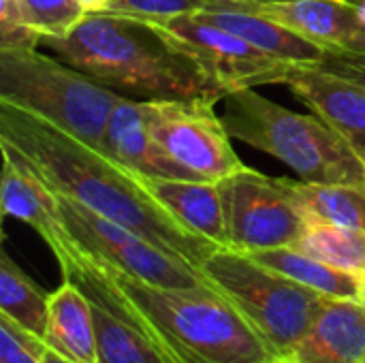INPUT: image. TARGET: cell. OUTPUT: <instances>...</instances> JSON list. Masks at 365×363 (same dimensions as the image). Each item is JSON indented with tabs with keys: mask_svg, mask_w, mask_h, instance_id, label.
Returning a JSON list of instances; mask_svg holds the SVG:
<instances>
[{
	"mask_svg": "<svg viewBox=\"0 0 365 363\" xmlns=\"http://www.w3.org/2000/svg\"><path fill=\"white\" fill-rule=\"evenodd\" d=\"M284 363H365V304L327 300Z\"/></svg>",
	"mask_w": 365,
	"mask_h": 363,
	"instance_id": "9a60e30c",
	"label": "cell"
},
{
	"mask_svg": "<svg viewBox=\"0 0 365 363\" xmlns=\"http://www.w3.org/2000/svg\"><path fill=\"white\" fill-rule=\"evenodd\" d=\"M21 24L43 39L68 36L88 15L79 0H15Z\"/></svg>",
	"mask_w": 365,
	"mask_h": 363,
	"instance_id": "cb8c5ba5",
	"label": "cell"
},
{
	"mask_svg": "<svg viewBox=\"0 0 365 363\" xmlns=\"http://www.w3.org/2000/svg\"><path fill=\"white\" fill-rule=\"evenodd\" d=\"M103 152L145 178L192 180L190 173L175 165L152 139L145 101L124 96L113 107L103 135Z\"/></svg>",
	"mask_w": 365,
	"mask_h": 363,
	"instance_id": "2e32d148",
	"label": "cell"
},
{
	"mask_svg": "<svg viewBox=\"0 0 365 363\" xmlns=\"http://www.w3.org/2000/svg\"><path fill=\"white\" fill-rule=\"evenodd\" d=\"M220 103L233 139L278 158L304 182L365 186L361 156L317 113L287 109L255 88L233 90Z\"/></svg>",
	"mask_w": 365,
	"mask_h": 363,
	"instance_id": "277c9868",
	"label": "cell"
},
{
	"mask_svg": "<svg viewBox=\"0 0 365 363\" xmlns=\"http://www.w3.org/2000/svg\"><path fill=\"white\" fill-rule=\"evenodd\" d=\"M291 193L306 218L365 229V186L357 184H310L289 180Z\"/></svg>",
	"mask_w": 365,
	"mask_h": 363,
	"instance_id": "7402d4cb",
	"label": "cell"
},
{
	"mask_svg": "<svg viewBox=\"0 0 365 363\" xmlns=\"http://www.w3.org/2000/svg\"><path fill=\"white\" fill-rule=\"evenodd\" d=\"M314 64L323 71L365 86V51H327Z\"/></svg>",
	"mask_w": 365,
	"mask_h": 363,
	"instance_id": "4316f807",
	"label": "cell"
},
{
	"mask_svg": "<svg viewBox=\"0 0 365 363\" xmlns=\"http://www.w3.org/2000/svg\"><path fill=\"white\" fill-rule=\"evenodd\" d=\"M58 203L73 242L92 259L154 287L199 289L210 287L203 272L188 261L165 252L135 231L92 212L60 193Z\"/></svg>",
	"mask_w": 365,
	"mask_h": 363,
	"instance_id": "52a82bcc",
	"label": "cell"
},
{
	"mask_svg": "<svg viewBox=\"0 0 365 363\" xmlns=\"http://www.w3.org/2000/svg\"><path fill=\"white\" fill-rule=\"evenodd\" d=\"M45 344L73 363H98L92 304L71 280L49 293V323Z\"/></svg>",
	"mask_w": 365,
	"mask_h": 363,
	"instance_id": "ac0fdd59",
	"label": "cell"
},
{
	"mask_svg": "<svg viewBox=\"0 0 365 363\" xmlns=\"http://www.w3.org/2000/svg\"><path fill=\"white\" fill-rule=\"evenodd\" d=\"M0 317L24 334L45 342L49 323V293L34 285L2 250L0 255Z\"/></svg>",
	"mask_w": 365,
	"mask_h": 363,
	"instance_id": "44dd1931",
	"label": "cell"
},
{
	"mask_svg": "<svg viewBox=\"0 0 365 363\" xmlns=\"http://www.w3.org/2000/svg\"><path fill=\"white\" fill-rule=\"evenodd\" d=\"M113 0H79V4L83 6L86 13H103L109 9Z\"/></svg>",
	"mask_w": 365,
	"mask_h": 363,
	"instance_id": "f1b7e54d",
	"label": "cell"
},
{
	"mask_svg": "<svg viewBox=\"0 0 365 363\" xmlns=\"http://www.w3.org/2000/svg\"><path fill=\"white\" fill-rule=\"evenodd\" d=\"M267 363H284L282 359H274V362H267Z\"/></svg>",
	"mask_w": 365,
	"mask_h": 363,
	"instance_id": "d6a6232c",
	"label": "cell"
},
{
	"mask_svg": "<svg viewBox=\"0 0 365 363\" xmlns=\"http://www.w3.org/2000/svg\"><path fill=\"white\" fill-rule=\"evenodd\" d=\"M201 272L278 359L308 334L329 300L233 248H218Z\"/></svg>",
	"mask_w": 365,
	"mask_h": 363,
	"instance_id": "8992f818",
	"label": "cell"
},
{
	"mask_svg": "<svg viewBox=\"0 0 365 363\" xmlns=\"http://www.w3.org/2000/svg\"><path fill=\"white\" fill-rule=\"evenodd\" d=\"M357 15H359V21H361V26L365 28V0H361V2L357 4Z\"/></svg>",
	"mask_w": 365,
	"mask_h": 363,
	"instance_id": "f546056e",
	"label": "cell"
},
{
	"mask_svg": "<svg viewBox=\"0 0 365 363\" xmlns=\"http://www.w3.org/2000/svg\"><path fill=\"white\" fill-rule=\"evenodd\" d=\"M53 257L62 278L75 282L92 304L98 363H175L101 263L83 252L73 237Z\"/></svg>",
	"mask_w": 365,
	"mask_h": 363,
	"instance_id": "ba28073f",
	"label": "cell"
},
{
	"mask_svg": "<svg viewBox=\"0 0 365 363\" xmlns=\"http://www.w3.org/2000/svg\"><path fill=\"white\" fill-rule=\"evenodd\" d=\"M259 4L261 2L255 0H113L107 11L135 15L143 19H173L182 15L225 11V9L255 13Z\"/></svg>",
	"mask_w": 365,
	"mask_h": 363,
	"instance_id": "d4e9b609",
	"label": "cell"
},
{
	"mask_svg": "<svg viewBox=\"0 0 365 363\" xmlns=\"http://www.w3.org/2000/svg\"><path fill=\"white\" fill-rule=\"evenodd\" d=\"M36 342V338L24 334L9 319L0 317V363H41Z\"/></svg>",
	"mask_w": 365,
	"mask_h": 363,
	"instance_id": "484cf974",
	"label": "cell"
},
{
	"mask_svg": "<svg viewBox=\"0 0 365 363\" xmlns=\"http://www.w3.org/2000/svg\"><path fill=\"white\" fill-rule=\"evenodd\" d=\"M361 302L365 304V282H364V295H361Z\"/></svg>",
	"mask_w": 365,
	"mask_h": 363,
	"instance_id": "1f68e13d",
	"label": "cell"
},
{
	"mask_svg": "<svg viewBox=\"0 0 365 363\" xmlns=\"http://www.w3.org/2000/svg\"><path fill=\"white\" fill-rule=\"evenodd\" d=\"M197 15V13H195ZM205 19L231 30L233 34L242 36L257 49L287 60V62H297V64H314L319 62L329 49L323 45L302 36L299 32L282 26L280 21H274L265 15L259 13H248V11H205L199 13Z\"/></svg>",
	"mask_w": 365,
	"mask_h": 363,
	"instance_id": "d6986e66",
	"label": "cell"
},
{
	"mask_svg": "<svg viewBox=\"0 0 365 363\" xmlns=\"http://www.w3.org/2000/svg\"><path fill=\"white\" fill-rule=\"evenodd\" d=\"M344 2H351V4H355V6H357V4H359L361 0H344Z\"/></svg>",
	"mask_w": 365,
	"mask_h": 363,
	"instance_id": "4dcf8cb0",
	"label": "cell"
},
{
	"mask_svg": "<svg viewBox=\"0 0 365 363\" xmlns=\"http://www.w3.org/2000/svg\"><path fill=\"white\" fill-rule=\"evenodd\" d=\"M2 152V180H0V208L2 216L17 218L32 227L51 252L60 250L71 233L66 231L58 195L21 160L11 148L0 145Z\"/></svg>",
	"mask_w": 365,
	"mask_h": 363,
	"instance_id": "4fadbf2b",
	"label": "cell"
},
{
	"mask_svg": "<svg viewBox=\"0 0 365 363\" xmlns=\"http://www.w3.org/2000/svg\"><path fill=\"white\" fill-rule=\"evenodd\" d=\"M101 267L175 363H267L278 359L242 315L212 287H154L105 263Z\"/></svg>",
	"mask_w": 365,
	"mask_h": 363,
	"instance_id": "3957f363",
	"label": "cell"
},
{
	"mask_svg": "<svg viewBox=\"0 0 365 363\" xmlns=\"http://www.w3.org/2000/svg\"><path fill=\"white\" fill-rule=\"evenodd\" d=\"M0 98L103 150L109 116L124 96L36 47H6L0 49Z\"/></svg>",
	"mask_w": 365,
	"mask_h": 363,
	"instance_id": "5b68a950",
	"label": "cell"
},
{
	"mask_svg": "<svg viewBox=\"0 0 365 363\" xmlns=\"http://www.w3.org/2000/svg\"><path fill=\"white\" fill-rule=\"evenodd\" d=\"M255 2H269V0H255Z\"/></svg>",
	"mask_w": 365,
	"mask_h": 363,
	"instance_id": "836d02e7",
	"label": "cell"
},
{
	"mask_svg": "<svg viewBox=\"0 0 365 363\" xmlns=\"http://www.w3.org/2000/svg\"><path fill=\"white\" fill-rule=\"evenodd\" d=\"M255 13L280 21L329 51H365V28L351 2L269 0L261 2Z\"/></svg>",
	"mask_w": 365,
	"mask_h": 363,
	"instance_id": "5bb4252c",
	"label": "cell"
},
{
	"mask_svg": "<svg viewBox=\"0 0 365 363\" xmlns=\"http://www.w3.org/2000/svg\"><path fill=\"white\" fill-rule=\"evenodd\" d=\"M227 248L240 252H255L267 248L293 246L304 227L306 216L299 210L289 178H269L252 167L218 182Z\"/></svg>",
	"mask_w": 365,
	"mask_h": 363,
	"instance_id": "9c48e42d",
	"label": "cell"
},
{
	"mask_svg": "<svg viewBox=\"0 0 365 363\" xmlns=\"http://www.w3.org/2000/svg\"><path fill=\"white\" fill-rule=\"evenodd\" d=\"M152 21H158L175 36L227 94L240 88L284 83L289 73L297 66V62H287L257 49L199 13Z\"/></svg>",
	"mask_w": 365,
	"mask_h": 363,
	"instance_id": "8fae6325",
	"label": "cell"
},
{
	"mask_svg": "<svg viewBox=\"0 0 365 363\" xmlns=\"http://www.w3.org/2000/svg\"><path fill=\"white\" fill-rule=\"evenodd\" d=\"M257 263L329 297V300H359L364 295L365 276L334 267L321 259H314L293 246L267 248L246 252Z\"/></svg>",
	"mask_w": 365,
	"mask_h": 363,
	"instance_id": "ffe728a7",
	"label": "cell"
},
{
	"mask_svg": "<svg viewBox=\"0 0 365 363\" xmlns=\"http://www.w3.org/2000/svg\"><path fill=\"white\" fill-rule=\"evenodd\" d=\"M293 248L334 267L365 276V229L306 218V227Z\"/></svg>",
	"mask_w": 365,
	"mask_h": 363,
	"instance_id": "603a6c76",
	"label": "cell"
},
{
	"mask_svg": "<svg viewBox=\"0 0 365 363\" xmlns=\"http://www.w3.org/2000/svg\"><path fill=\"white\" fill-rule=\"evenodd\" d=\"M36 355H38V362L41 363H73L68 362L66 357H62V355H58L53 349H49L45 342H36Z\"/></svg>",
	"mask_w": 365,
	"mask_h": 363,
	"instance_id": "83f0119b",
	"label": "cell"
},
{
	"mask_svg": "<svg viewBox=\"0 0 365 363\" xmlns=\"http://www.w3.org/2000/svg\"><path fill=\"white\" fill-rule=\"evenodd\" d=\"M56 58L101 86L137 101H214L227 92L158 21L88 13L64 39H43Z\"/></svg>",
	"mask_w": 365,
	"mask_h": 363,
	"instance_id": "7a4b0ae2",
	"label": "cell"
},
{
	"mask_svg": "<svg viewBox=\"0 0 365 363\" xmlns=\"http://www.w3.org/2000/svg\"><path fill=\"white\" fill-rule=\"evenodd\" d=\"M150 193L190 231L227 248L225 210L218 182L182 178H145Z\"/></svg>",
	"mask_w": 365,
	"mask_h": 363,
	"instance_id": "e0dca14e",
	"label": "cell"
},
{
	"mask_svg": "<svg viewBox=\"0 0 365 363\" xmlns=\"http://www.w3.org/2000/svg\"><path fill=\"white\" fill-rule=\"evenodd\" d=\"M0 145L26 160L53 193L75 199L199 270L220 248L186 229L150 193L141 173L56 122L2 98Z\"/></svg>",
	"mask_w": 365,
	"mask_h": 363,
	"instance_id": "6da1fadb",
	"label": "cell"
},
{
	"mask_svg": "<svg viewBox=\"0 0 365 363\" xmlns=\"http://www.w3.org/2000/svg\"><path fill=\"white\" fill-rule=\"evenodd\" d=\"M284 86L312 113L323 118L365 163V86L319 68L297 64Z\"/></svg>",
	"mask_w": 365,
	"mask_h": 363,
	"instance_id": "7c38bea8",
	"label": "cell"
},
{
	"mask_svg": "<svg viewBox=\"0 0 365 363\" xmlns=\"http://www.w3.org/2000/svg\"><path fill=\"white\" fill-rule=\"evenodd\" d=\"M214 105V101H145L152 139L192 180L220 182L246 167Z\"/></svg>",
	"mask_w": 365,
	"mask_h": 363,
	"instance_id": "30bf717a",
	"label": "cell"
}]
</instances>
